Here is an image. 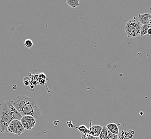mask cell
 Returning a JSON list of instances; mask_svg holds the SVG:
<instances>
[{
  "label": "cell",
  "mask_w": 151,
  "mask_h": 139,
  "mask_svg": "<svg viewBox=\"0 0 151 139\" xmlns=\"http://www.w3.org/2000/svg\"><path fill=\"white\" fill-rule=\"evenodd\" d=\"M12 102L22 116H32L36 120L40 118V109L35 99L25 95H21L15 97L14 100H12Z\"/></svg>",
  "instance_id": "1"
},
{
  "label": "cell",
  "mask_w": 151,
  "mask_h": 139,
  "mask_svg": "<svg viewBox=\"0 0 151 139\" xmlns=\"http://www.w3.org/2000/svg\"><path fill=\"white\" fill-rule=\"evenodd\" d=\"M22 117L13 105L12 101L0 103V132L8 133L7 128L11 122L14 119L20 121Z\"/></svg>",
  "instance_id": "2"
},
{
  "label": "cell",
  "mask_w": 151,
  "mask_h": 139,
  "mask_svg": "<svg viewBox=\"0 0 151 139\" xmlns=\"http://www.w3.org/2000/svg\"><path fill=\"white\" fill-rule=\"evenodd\" d=\"M142 26V25L140 23L139 21L136 17L128 20L124 28L126 36L129 38L138 37L140 35Z\"/></svg>",
  "instance_id": "3"
},
{
  "label": "cell",
  "mask_w": 151,
  "mask_h": 139,
  "mask_svg": "<svg viewBox=\"0 0 151 139\" xmlns=\"http://www.w3.org/2000/svg\"><path fill=\"white\" fill-rule=\"evenodd\" d=\"M7 130L8 133L15 134L18 136H20L24 132L25 130L20 120L14 119L9 124Z\"/></svg>",
  "instance_id": "4"
},
{
  "label": "cell",
  "mask_w": 151,
  "mask_h": 139,
  "mask_svg": "<svg viewBox=\"0 0 151 139\" xmlns=\"http://www.w3.org/2000/svg\"><path fill=\"white\" fill-rule=\"evenodd\" d=\"M20 122L25 130H30L35 128L36 124V119L32 116H23Z\"/></svg>",
  "instance_id": "5"
},
{
  "label": "cell",
  "mask_w": 151,
  "mask_h": 139,
  "mask_svg": "<svg viewBox=\"0 0 151 139\" xmlns=\"http://www.w3.org/2000/svg\"><path fill=\"white\" fill-rule=\"evenodd\" d=\"M151 19V14L148 12H146L143 14H139L138 16V19L142 25H149Z\"/></svg>",
  "instance_id": "6"
},
{
  "label": "cell",
  "mask_w": 151,
  "mask_h": 139,
  "mask_svg": "<svg viewBox=\"0 0 151 139\" xmlns=\"http://www.w3.org/2000/svg\"><path fill=\"white\" fill-rule=\"evenodd\" d=\"M90 124H91V122H90ZM91 124L90 128L89 129L90 131L89 135L94 137H99L101 132L102 127L100 125H91Z\"/></svg>",
  "instance_id": "7"
},
{
  "label": "cell",
  "mask_w": 151,
  "mask_h": 139,
  "mask_svg": "<svg viewBox=\"0 0 151 139\" xmlns=\"http://www.w3.org/2000/svg\"><path fill=\"white\" fill-rule=\"evenodd\" d=\"M106 128L108 129V130L109 132H111V133L118 135L119 133V128L117 126V125L115 123H110L108 124L106 126Z\"/></svg>",
  "instance_id": "8"
},
{
  "label": "cell",
  "mask_w": 151,
  "mask_h": 139,
  "mask_svg": "<svg viewBox=\"0 0 151 139\" xmlns=\"http://www.w3.org/2000/svg\"><path fill=\"white\" fill-rule=\"evenodd\" d=\"M74 128H76V129H77L78 130H79V132L81 133V134H83L87 135V134H89L90 132V130L84 125H80L78 127L74 126Z\"/></svg>",
  "instance_id": "9"
},
{
  "label": "cell",
  "mask_w": 151,
  "mask_h": 139,
  "mask_svg": "<svg viewBox=\"0 0 151 139\" xmlns=\"http://www.w3.org/2000/svg\"><path fill=\"white\" fill-rule=\"evenodd\" d=\"M66 2L71 8L75 9L79 6L80 2L79 0H67Z\"/></svg>",
  "instance_id": "10"
},
{
  "label": "cell",
  "mask_w": 151,
  "mask_h": 139,
  "mask_svg": "<svg viewBox=\"0 0 151 139\" xmlns=\"http://www.w3.org/2000/svg\"><path fill=\"white\" fill-rule=\"evenodd\" d=\"M108 130L107 128H106V126L102 127V130L101 132L99 135V138L100 139H107L108 135Z\"/></svg>",
  "instance_id": "11"
},
{
  "label": "cell",
  "mask_w": 151,
  "mask_h": 139,
  "mask_svg": "<svg viewBox=\"0 0 151 139\" xmlns=\"http://www.w3.org/2000/svg\"><path fill=\"white\" fill-rule=\"evenodd\" d=\"M151 26L150 25H142L141 28V31H140V35L141 37H143L144 35L147 34L148 30Z\"/></svg>",
  "instance_id": "12"
},
{
  "label": "cell",
  "mask_w": 151,
  "mask_h": 139,
  "mask_svg": "<svg viewBox=\"0 0 151 139\" xmlns=\"http://www.w3.org/2000/svg\"><path fill=\"white\" fill-rule=\"evenodd\" d=\"M24 45L27 48H31L33 46V42L32 40L27 39L24 41Z\"/></svg>",
  "instance_id": "13"
},
{
  "label": "cell",
  "mask_w": 151,
  "mask_h": 139,
  "mask_svg": "<svg viewBox=\"0 0 151 139\" xmlns=\"http://www.w3.org/2000/svg\"><path fill=\"white\" fill-rule=\"evenodd\" d=\"M81 139H100L99 137H94V136H92L87 134V135H85V134H81Z\"/></svg>",
  "instance_id": "14"
},
{
  "label": "cell",
  "mask_w": 151,
  "mask_h": 139,
  "mask_svg": "<svg viewBox=\"0 0 151 139\" xmlns=\"http://www.w3.org/2000/svg\"><path fill=\"white\" fill-rule=\"evenodd\" d=\"M107 139H118V136H117V135L112 133L108 130Z\"/></svg>",
  "instance_id": "15"
},
{
  "label": "cell",
  "mask_w": 151,
  "mask_h": 139,
  "mask_svg": "<svg viewBox=\"0 0 151 139\" xmlns=\"http://www.w3.org/2000/svg\"><path fill=\"white\" fill-rule=\"evenodd\" d=\"M24 84L26 86H28L29 84V79L28 77H25L24 79Z\"/></svg>",
  "instance_id": "16"
},
{
  "label": "cell",
  "mask_w": 151,
  "mask_h": 139,
  "mask_svg": "<svg viewBox=\"0 0 151 139\" xmlns=\"http://www.w3.org/2000/svg\"><path fill=\"white\" fill-rule=\"evenodd\" d=\"M147 34L151 36V27L148 29V32H147Z\"/></svg>",
  "instance_id": "17"
},
{
  "label": "cell",
  "mask_w": 151,
  "mask_h": 139,
  "mask_svg": "<svg viewBox=\"0 0 151 139\" xmlns=\"http://www.w3.org/2000/svg\"><path fill=\"white\" fill-rule=\"evenodd\" d=\"M149 25H150V26H151V20H150V23H149Z\"/></svg>",
  "instance_id": "18"
}]
</instances>
